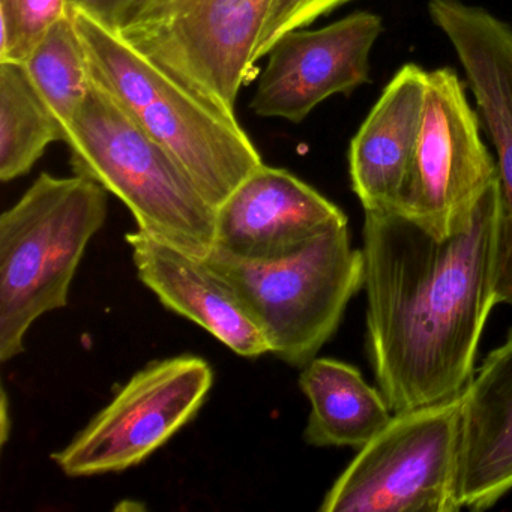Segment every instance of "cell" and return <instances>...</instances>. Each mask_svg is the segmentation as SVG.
Listing matches in <instances>:
<instances>
[{
    "mask_svg": "<svg viewBox=\"0 0 512 512\" xmlns=\"http://www.w3.org/2000/svg\"><path fill=\"white\" fill-rule=\"evenodd\" d=\"M65 143L74 175L118 197L137 229L199 259L214 250L217 209L184 167L95 83Z\"/></svg>",
    "mask_w": 512,
    "mask_h": 512,
    "instance_id": "277c9868",
    "label": "cell"
},
{
    "mask_svg": "<svg viewBox=\"0 0 512 512\" xmlns=\"http://www.w3.org/2000/svg\"><path fill=\"white\" fill-rule=\"evenodd\" d=\"M497 164L488 154L478 119L455 71L428 73L424 113L400 217L439 239L472 220Z\"/></svg>",
    "mask_w": 512,
    "mask_h": 512,
    "instance_id": "9c48e42d",
    "label": "cell"
},
{
    "mask_svg": "<svg viewBox=\"0 0 512 512\" xmlns=\"http://www.w3.org/2000/svg\"><path fill=\"white\" fill-rule=\"evenodd\" d=\"M343 223H349L346 214L331 200L287 170L263 163L217 209L214 248L269 262Z\"/></svg>",
    "mask_w": 512,
    "mask_h": 512,
    "instance_id": "7c38bea8",
    "label": "cell"
},
{
    "mask_svg": "<svg viewBox=\"0 0 512 512\" xmlns=\"http://www.w3.org/2000/svg\"><path fill=\"white\" fill-rule=\"evenodd\" d=\"M212 385L214 370L200 356L151 362L52 455L53 461L70 478L139 466L197 415Z\"/></svg>",
    "mask_w": 512,
    "mask_h": 512,
    "instance_id": "ba28073f",
    "label": "cell"
},
{
    "mask_svg": "<svg viewBox=\"0 0 512 512\" xmlns=\"http://www.w3.org/2000/svg\"><path fill=\"white\" fill-rule=\"evenodd\" d=\"M95 85L163 146L215 209L262 166L239 125L89 17L73 13Z\"/></svg>",
    "mask_w": 512,
    "mask_h": 512,
    "instance_id": "7a4b0ae2",
    "label": "cell"
},
{
    "mask_svg": "<svg viewBox=\"0 0 512 512\" xmlns=\"http://www.w3.org/2000/svg\"><path fill=\"white\" fill-rule=\"evenodd\" d=\"M148 0H68L70 13H80L119 35L134 19Z\"/></svg>",
    "mask_w": 512,
    "mask_h": 512,
    "instance_id": "44dd1931",
    "label": "cell"
},
{
    "mask_svg": "<svg viewBox=\"0 0 512 512\" xmlns=\"http://www.w3.org/2000/svg\"><path fill=\"white\" fill-rule=\"evenodd\" d=\"M428 73L418 65L401 68L352 140V188L365 212H400L415 157L424 113Z\"/></svg>",
    "mask_w": 512,
    "mask_h": 512,
    "instance_id": "5bb4252c",
    "label": "cell"
},
{
    "mask_svg": "<svg viewBox=\"0 0 512 512\" xmlns=\"http://www.w3.org/2000/svg\"><path fill=\"white\" fill-rule=\"evenodd\" d=\"M347 2L349 0H275L257 46L256 62L268 56L269 50L284 35L311 25Z\"/></svg>",
    "mask_w": 512,
    "mask_h": 512,
    "instance_id": "ffe728a7",
    "label": "cell"
},
{
    "mask_svg": "<svg viewBox=\"0 0 512 512\" xmlns=\"http://www.w3.org/2000/svg\"><path fill=\"white\" fill-rule=\"evenodd\" d=\"M464 395L457 500L461 509L482 511L512 490V329Z\"/></svg>",
    "mask_w": 512,
    "mask_h": 512,
    "instance_id": "9a60e30c",
    "label": "cell"
},
{
    "mask_svg": "<svg viewBox=\"0 0 512 512\" xmlns=\"http://www.w3.org/2000/svg\"><path fill=\"white\" fill-rule=\"evenodd\" d=\"M275 0H148L119 34L140 55L227 115L257 73Z\"/></svg>",
    "mask_w": 512,
    "mask_h": 512,
    "instance_id": "52a82bcc",
    "label": "cell"
},
{
    "mask_svg": "<svg viewBox=\"0 0 512 512\" xmlns=\"http://www.w3.org/2000/svg\"><path fill=\"white\" fill-rule=\"evenodd\" d=\"M107 194L82 176L41 173L0 217V361L25 352L41 316L67 307L86 248L106 224Z\"/></svg>",
    "mask_w": 512,
    "mask_h": 512,
    "instance_id": "3957f363",
    "label": "cell"
},
{
    "mask_svg": "<svg viewBox=\"0 0 512 512\" xmlns=\"http://www.w3.org/2000/svg\"><path fill=\"white\" fill-rule=\"evenodd\" d=\"M203 260L232 287L272 355L296 368L317 358L364 286V256L352 247L349 223L281 259L251 262L214 248Z\"/></svg>",
    "mask_w": 512,
    "mask_h": 512,
    "instance_id": "5b68a950",
    "label": "cell"
},
{
    "mask_svg": "<svg viewBox=\"0 0 512 512\" xmlns=\"http://www.w3.org/2000/svg\"><path fill=\"white\" fill-rule=\"evenodd\" d=\"M464 401L394 413L323 497L322 512H457Z\"/></svg>",
    "mask_w": 512,
    "mask_h": 512,
    "instance_id": "8992f818",
    "label": "cell"
},
{
    "mask_svg": "<svg viewBox=\"0 0 512 512\" xmlns=\"http://www.w3.org/2000/svg\"><path fill=\"white\" fill-rule=\"evenodd\" d=\"M68 0H0V62H23L44 35L70 16Z\"/></svg>",
    "mask_w": 512,
    "mask_h": 512,
    "instance_id": "d6986e66",
    "label": "cell"
},
{
    "mask_svg": "<svg viewBox=\"0 0 512 512\" xmlns=\"http://www.w3.org/2000/svg\"><path fill=\"white\" fill-rule=\"evenodd\" d=\"M137 277L161 304L202 326L244 358L271 353L265 335L232 287L205 260L164 244L142 230L127 233Z\"/></svg>",
    "mask_w": 512,
    "mask_h": 512,
    "instance_id": "4fadbf2b",
    "label": "cell"
},
{
    "mask_svg": "<svg viewBox=\"0 0 512 512\" xmlns=\"http://www.w3.org/2000/svg\"><path fill=\"white\" fill-rule=\"evenodd\" d=\"M382 20L356 13L326 28L295 29L269 50L250 109L262 118L299 124L335 94H350L368 80L371 49Z\"/></svg>",
    "mask_w": 512,
    "mask_h": 512,
    "instance_id": "8fae6325",
    "label": "cell"
},
{
    "mask_svg": "<svg viewBox=\"0 0 512 512\" xmlns=\"http://www.w3.org/2000/svg\"><path fill=\"white\" fill-rule=\"evenodd\" d=\"M499 184L457 235L439 239L400 215L365 212L367 349L392 412L463 394L497 304Z\"/></svg>",
    "mask_w": 512,
    "mask_h": 512,
    "instance_id": "6da1fadb",
    "label": "cell"
},
{
    "mask_svg": "<svg viewBox=\"0 0 512 512\" xmlns=\"http://www.w3.org/2000/svg\"><path fill=\"white\" fill-rule=\"evenodd\" d=\"M2 445H5L8 440V434H10V418H8V397L7 391H2Z\"/></svg>",
    "mask_w": 512,
    "mask_h": 512,
    "instance_id": "7402d4cb",
    "label": "cell"
},
{
    "mask_svg": "<svg viewBox=\"0 0 512 512\" xmlns=\"http://www.w3.org/2000/svg\"><path fill=\"white\" fill-rule=\"evenodd\" d=\"M430 14L457 53L497 154V304L512 307V29L458 0H433Z\"/></svg>",
    "mask_w": 512,
    "mask_h": 512,
    "instance_id": "30bf717a",
    "label": "cell"
},
{
    "mask_svg": "<svg viewBox=\"0 0 512 512\" xmlns=\"http://www.w3.org/2000/svg\"><path fill=\"white\" fill-rule=\"evenodd\" d=\"M64 130L25 65L0 62V179L28 175L53 142H64Z\"/></svg>",
    "mask_w": 512,
    "mask_h": 512,
    "instance_id": "e0dca14e",
    "label": "cell"
},
{
    "mask_svg": "<svg viewBox=\"0 0 512 512\" xmlns=\"http://www.w3.org/2000/svg\"><path fill=\"white\" fill-rule=\"evenodd\" d=\"M23 65L67 139L77 110L94 88L88 56L73 14L59 20L44 35Z\"/></svg>",
    "mask_w": 512,
    "mask_h": 512,
    "instance_id": "ac0fdd59",
    "label": "cell"
},
{
    "mask_svg": "<svg viewBox=\"0 0 512 512\" xmlns=\"http://www.w3.org/2000/svg\"><path fill=\"white\" fill-rule=\"evenodd\" d=\"M299 388L311 406L304 439L317 448L349 446L359 451L394 416L382 391L368 385L358 368L338 359L308 362Z\"/></svg>",
    "mask_w": 512,
    "mask_h": 512,
    "instance_id": "2e32d148",
    "label": "cell"
}]
</instances>
